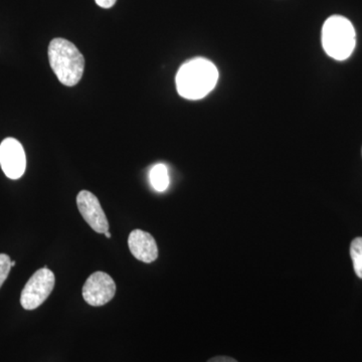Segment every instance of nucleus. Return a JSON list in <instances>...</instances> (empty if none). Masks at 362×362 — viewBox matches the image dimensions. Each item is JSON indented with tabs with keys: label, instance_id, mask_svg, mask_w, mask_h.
<instances>
[{
	"label": "nucleus",
	"instance_id": "1",
	"mask_svg": "<svg viewBox=\"0 0 362 362\" xmlns=\"http://www.w3.org/2000/svg\"><path fill=\"white\" fill-rule=\"evenodd\" d=\"M218 80V69L211 62L204 58H195L180 66L175 83L181 97L187 100H199L214 89Z\"/></svg>",
	"mask_w": 362,
	"mask_h": 362
},
{
	"label": "nucleus",
	"instance_id": "2",
	"mask_svg": "<svg viewBox=\"0 0 362 362\" xmlns=\"http://www.w3.org/2000/svg\"><path fill=\"white\" fill-rule=\"evenodd\" d=\"M49 64L59 82L74 87L80 82L85 69V59L73 42L54 39L49 47Z\"/></svg>",
	"mask_w": 362,
	"mask_h": 362
},
{
	"label": "nucleus",
	"instance_id": "3",
	"mask_svg": "<svg viewBox=\"0 0 362 362\" xmlns=\"http://www.w3.org/2000/svg\"><path fill=\"white\" fill-rule=\"evenodd\" d=\"M356 45V33L349 20L341 16H332L324 23L322 45L330 58L345 61L351 56Z\"/></svg>",
	"mask_w": 362,
	"mask_h": 362
},
{
	"label": "nucleus",
	"instance_id": "4",
	"mask_svg": "<svg viewBox=\"0 0 362 362\" xmlns=\"http://www.w3.org/2000/svg\"><path fill=\"white\" fill-rule=\"evenodd\" d=\"M56 278L47 267L35 272L21 292V304L25 310H35L44 303L54 290Z\"/></svg>",
	"mask_w": 362,
	"mask_h": 362
},
{
	"label": "nucleus",
	"instance_id": "5",
	"mask_svg": "<svg viewBox=\"0 0 362 362\" xmlns=\"http://www.w3.org/2000/svg\"><path fill=\"white\" fill-rule=\"evenodd\" d=\"M116 293L113 279L104 272H95L86 281L83 287V298L90 306L100 307L109 303Z\"/></svg>",
	"mask_w": 362,
	"mask_h": 362
},
{
	"label": "nucleus",
	"instance_id": "6",
	"mask_svg": "<svg viewBox=\"0 0 362 362\" xmlns=\"http://www.w3.org/2000/svg\"><path fill=\"white\" fill-rule=\"evenodd\" d=\"M0 166L11 180H18L25 175L26 157L25 149L14 138H6L0 144Z\"/></svg>",
	"mask_w": 362,
	"mask_h": 362
},
{
	"label": "nucleus",
	"instance_id": "7",
	"mask_svg": "<svg viewBox=\"0 0 362 362\" xmlns=\"http://www.w3.org/2000/svg\"><path fill=\"white\" fill-rule=\"evenodd\" d=\"M77 206L78 211L82 214L83 218L98 233H105L109 230V221L107 220L99 199L96 195L88 190H82L78 192L77 197Z\"/></svg>",
	"mask_w": 362,
	"mask_h": 362
},
{
	"label": "nucleus",
	"instance_id": "8",
	"mask_svg": "<svg viewBox=\"0 0 362 362\" xmlns=\"http://www.w3.org/2000/svg\"><path fill=\"white\" fill-rule=\"evenodd\" d=\"M128 246L134 258L144 263H152L158 258V247L156 240L144 230H132L128 238Z\"/></svg>",
	"mask_w": 362,
	"mask_h": 362
},
{
	"label": "nucleus",
	"instance_id": "9",
	"mask_svg": "<svg viewBox=\"0 0 362 362\" xmlns=\"http://www.w3.org/2000/svg\"><path fill=\"white\" fill-rule=\"evenodd\" d=\"M150 182L152 187L158 192H165L169 185L168 169L164 164L154 165L150 171Z\"/></svg>",
	"mask_w": 362,
	"mask_h": 362
},
{
	"label": "nucleus",
	"instance_id": "10",
	"mask_svg": "<svg viewBox=\"0 0 362 362\" xmlns=\"http://www.w3.org/2000/svg\"><path fill=\"white\" fill-rule=\"evenodd\" d=\"M350 256L354 262L356 275L362 279V238H356L352 240L350 246Z\"/></svg>",
	"mask_w": 362,
	"mask_h": 362
},
{
	"label": "nucleus",
	"instance_id": "11",
	"mask_svg": "<svg viewBox=\"0 0 362 362\" xmlns=\"http://www.w3.org/2000/svg\"><path fill=\"white\" fill-rule=\"evenodd\" d=\"M11 261L9 256L6 254H0V288L6 282L7 277H8L9 272H11Z\"/></svg>",
	"mask_w": 362,
	"mask_h": 362
},
{
	"label": "nucleus",
	"instance_id": "12",
	"mask_svg": "<svg viewBox=\"0 0 362 362\" xmlns=\"http://www.w3.org/2000/svg\"><path fill=\"white\" fill-rule=\"evenodd\" d=\"M96 4L100 7H103V8H110V7L113 6L114 4H116L117 0H95Z\"/></svg>",
	"mask_w": 362,
	"mask_h": 362
},
{
	"label": "nucleus",
	"instance_id": "13",
	"mask_svg": "<svg viewBox=\"0 0 362 362\" xmlns=\"http://www.w3.org/2000/svg\"><path fill=\"white\" fill-rule=\"evenodd\" d=\"M207 362H238L235 359L228 356H216L214 358L209 359Z\"/></svg>",
	"mask_w": 362,
	"mask_h": 362
},
{
	"label": "nucleus",
	"instance_id": "14",
	"mask_svg": "<svg viewBox=\"0 0 362 362\" xmlns=\"http://www.w3.org/2000/svg\"><path fill=\"white\" fill-rule=\"evenodd\" d=\"M104 235H106V238H108V239H110V238H111V233L109 232V230H107V232L105 233Z\"/></svg>",
	"mask_w": 362,
	"mask_h": 362
},
{
	"label": "nucleus",
	"instance_id": "15",
	"mask_svg": "<svg viewBox=\"0 0 362 362\" xmlns=\"http://www.w3.org/2000/svg\"><path fill=\"white\" fill-rule=\"evenodd\" d=\"M16 262L14 261H11V268H13V267L16 266Z\"/></svg>",
	"mask_w": 362,
	"mask_h": 362
}]
</instances>
